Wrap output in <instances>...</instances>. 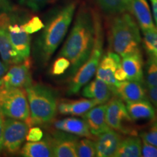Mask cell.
Listing matches in <instances>:
<instances>
[{
    "label": "cell",
    "mask_w": 157,
    "mask_h": 157,
    "mask_svg": "<svg viewBox=\"0 0 157 157\" xmlns=\"http://www.w3.org/2000/svg\"><path fill=\"white\" fill-rule=\"evenodd\" d=\"M95 39V24L93 10L82 5L60 56L71 63L69 74L73 76L89 58Z\"/></svg>",
    "instance_id": "obj_1"
},
{
    "label": "cell",
    "mask_w": 157,
    "mask_h": 157,
    "mask_svg": "<svg viewBox=\"0 0 157 157\" xmlns=\"http://www.w3.org/2000/svg\"><path fill=\"white\" fill-rule=\"evenodd\" d=\"M109 43L111 51L122 58L140 50V29L132 15L125 12L114 15L111 20Z\"/></svg>",
    "instance_id": "obj_2"
},
{
    "label": "cell",
    "mask_w": 157,
    "mask_h": 157,
    "mask_svg": "<svg viewBox=\"0 0 157 157\" xmlns=\"http://www.w3.org/2000/svg\"><path fill=\"white\" fill-rule=\"evenodd\" d=\"M76 2L67 4L50 19L38 42L42 62L47 63L64 39L76 9Z\"/></svg>",
    "instance_id": "obj_3"
},
{
    "label": "cell",
    "mask_w": 157,
    "mask_h": 157,
    "mask_svg": "<svg viewBox=\"0 0 157 157\" xmlns=\"http://www.w3.org/2000/svg\"><path fill=\"white\" fill-rule=\"evenodd\" d=\"M30 111V127L52 122L58 112L54 92L47 86L31 84L25 88Z\"/></svg>",
    "instance_id": "obj_4"
},
{
    "label": "cell",
    "mask_w": 157,
    "mask_h": 157,
    "mask_svg": "<svg viewBox=\"0 0 157 157\" xmlns=\"http://www.w3.org/2000/svg\"><path fill=\"white\" fill-rule=\"evenodd\" d=\"M95 24V39L91 53L86 62L72 76L68 89V95H74L79 92L93 77L103 56L104 36L101 18L97 12L93 10Z\"/></svg>",
    "instance_id": "obj_5"
},
{
    "label": "cell",
    "mask_w": 157,
    "mask_h": 157,
    "mask_svg": "<svg viewBox=\"0 0 157 157\" xmlns=\"http://www.w3.org/2000/svg\"><path fill=\"white\" fill-rule=\"evenodd\" d=\"M0 110L5 117L24 121L30 127V111L25 89L0 86Z\"/></svg>",
    "instance_id": "obj_6"
},
{
    "label": "cell",
    "mask_w": 157,
    "mask_h": 157,
    "mask_svg": "<svg viewBox=\"0 0 157 157\" xmlns=\"http://www.w3.org/2000/svg\"><path fill=\"white\" fill-rule=\"evenodd\" d=\"M105 119L109 127L126 135H137L134 121L129 115L122 100L113 95L106 104Z\"/></svg>",
    "instance_id": "obj_7"
},
{
    "label": "cell",
    "mask_w": 157,
    "mask_h": 157,
    "mask_svg": "<svg viewBox=\"0 0 157 157\" xmlns=\"http://www.w3.org/2000/svg\"><path fill=\"white\" fill-rule=\"evenodd\" d=\"M25 121L7 117L5 119L3 131L2 151L15 154L21 150L29 129Z\"/></svg>",
    "instance_id": "obj_8"
},
{
    "label": "cell",
    "mask_w": 157,
    "mask_h": 157,
    "mask_svg": "<svg viewBox=\"0 0 157 157\" xmlns=\"http://www.w3.org/2000/svg\"><path fill=\"white\" fill-rule=\"evenodd\" d=\"M31 68V62L29 58L20 63L12 65L0 78V86L25 89L32 84Z\"/></svg>",
    "instance_id": "obj_9"
},
{
    "label": "cell",
    "mask_w": 157,
    "mask_h": 157,
    "mask_svg": "<svg viewBox=\"0 0 157 157\" xmlns=\"http://www.w3.org/2000/svg\"><path fill=\"white\" fill-rule=\"evenodd\" d=\"M121 66V58L119 55L109 51L102 56L96 70V77L103 80L108 84L114 95L116 88L119 82L115 78L116 70Z\"/></svg>",
    "instance_id": "obj_10"
},
{
    "label": "cell",
    "mask_w": 157,
    "mask_h": 157,
    "mask_svg": "<svg viewBox=\"0 0 157 157\" xmlns=\"http://www.w3.org/2000/svg\"><path fill=\"white\" fill-rule=\"evenodd\" d=\"M10 21V18L6 13H0V56L2 61L9 67L25 60L17 53L10 40L7 32Z\"/></svg>",
    "instance_id": "obj_11"
},
{
    "label": "cell",
    "mask_w": 157,
    "mask_h": 157,
    "mask_svg": "<svg viewBox=\"0 0 157 157\" xmlns=\"http://www.w3.org/2000/svg\"><path fill=\"white\" fill-rule=\"evenodd\" d=\"M55 157H76V146L78 141V136L57 130L49 136Z\"/></svg>",
    "instance_id": "obj_12"
},
{
    "label": "cell",
    "mask_w": 157,
    "mask_h": 157,
    "mask_svg": "<svg viewBox=\"0 0 157 157\" xmlns=\"http://www.w3.org/2000/svg\"><path fill=\"white\" fill-rule=\"evenodd\" d=\"M123 139L119 132L109 129L95 137L96 156L114 157L119 144Z\"/></svg>",
    "instance_id": "obj_13"
},
{
    "label": "cell",
    "mask_w": 157,
    "mask_h": 157,
    "mask_svg": "<svg viewBox=\"0 0 157 157\" xmlns=\"http://www.w3.org/2000/svg\"><path fill=\"white\" fill-rule=\"evenodd\" d=\"M106 104H100L92 108L82 115V118L87 124L90 132L94 137H98L102 133L111 129L105 119Z\"/></svg>",
    "instance_id": "obj_14"
},
{
    "label": "cell",
    "mask_w": 157,
    "mask_h": 157,
    "mask_svg": "<svg viewBox=\"0 0 157 157\" xmlns=\"http://www.w3.org/2000/svg\"><path fill=\"white\" fill-rule=\"evenodd\" d=\"M10 40L15 50L23 59L29 58L31 51L30 34L23 30L22 25L11 23L10 21L7 25Z\"/></svg>",
    "instance_id": "obj_15"
},
{
    "label": "cell",
    "mask_w": 157,
    "mask_h": 157,
    "mask_svg": "<svg viewBox=\"0 0 157 157\" xmlns=\"http://www.w3.org/2000/svg\"><path fill=\"white\" fill-rule=\"evenodd\" d=\"M128 11L136 20L143 32L156 29L147 0H130Z\"/></svg>",
    "instance_id": "obj_16"
},
{
    "label": "cell",
    "mask_w": 157,
    "mask_h": 157,
    "mask_svg": "<svg viewBox=\"0 0 157 157\" xmlns=\"http://www.w3.org/2000/svg\"><path fill=\"white\" fill-rule=\"evenodd\" d=\"M114 95L126 103L147 99L146 90L143 87L142 83L129 80L119 82Z\"/></svg>",
    "instance_id": "obj_17"
},
{
    "label": "cell",
    "mask_w": 157,
    "mask_h": 157,
    "mask_svg": "<svg viewBox=\"0 0 157 157\" xmlns=\"http://www.w3.org/2000/svg\"><path fill=\"white\" fill-rule=\"evenodd\" d=\"M121 66L127 74V80L142 83L143 81V62L140 50L123 57Z\"/></svg>",
    "instance_id": "obj_18"
},
{
    "label": "cell",
    "mask_w": 157,
    "mask_h": 157,
    "mask_svg": "<svg viewBox=\"0 0 157 157\" xmlns=\"http://www.w3.org/2000/svg\"><path fill=\"white\" fill-rule=\"evenodd\" d=\"M53 127L56 130H60L76 136L84 137L93 140L95 139V137H94L90 132L87 124L83 119H81L74 117L65 118L63 119L55 121Z\"/></svg>",
    "instance_id": "obj_19"
},
{
    "label": "cell",
    "mask_w": 157,
    "mask_h": 157,
    "mask_svg": "<svg viewBox=\"0 0 157 157\" xmlns=\"http://www.w3.org/2000/svg\"><path fill=\"white\" fill-rule=\"evenodd\" d=\"M99 105L95 100L81 98L78 100L64 99L58 103V111L63 115L82 116L92 108Z\"/></svg>",
    "instance_id": "obj_20"
},
{
    "label": "cell",
    "mask_w": 157,
    "mask_h": 157,
    "mask_svg": "<svg viewBox=\"0 0 157 157\" xmlns=\"http://www.w3.org/2000/svg\"><path fill=\"white\" fill-rule=\"evenodd\" d=\"M82 95L87 98L95 100L100 105L109 101L113 94L106 83L96 77L84 86Z\"/></svg>",
    "instance_id": "obj_21"
},
{
    "label": "cell",
    "mask_w": 157,
    "mask_h": 157,
    "mask_svg": "<svg viewBox=\"0 0 157 157\" xmlns=\"http://www.w3.org/2000/svg\"><path fill=\"white\" fill-rule=\"evenodd\" d=\"M126 108L129 115L133 121H154L156 118V110L147 99L136 102L126 103Z\"/></svg>",
    "instance_id": "obj_22"
},
{
    "label": "cell",
    "mask_w": 157,
    "mask_h": 157,
    "mask_svg": "<svg viewBox=\"0 0 157 157\" xmlns=\"http://www.w3.org/2000/svg\"><path fill=\"white\" fill-rule=\"evenodd\" d=\"M21 154L24 157L53 156L52 146L48 136L42 140L26 143L21 147Z\"/></svg>",
    "instance_id": "obj_23"
},
{
    "label": "cell",
    "mask_w": 157,
    "mask_h": 157,
    "mask_svg": "<svg viewBox=\"0 0 157 157\" xmlns=\"http://www.w3.org/2000/svg\"><path fill=\"white\" fill-rule=\"evenodd\" d=\"M142 143L137 135H128L124 137L119 144L114 157H140Z\"/></svg>",
    "instance_id": "obj_24"
},
{
    "label": "cell",
    "mask_w": 157,
    "mask_h": 157,
    "mask_svg": "<svg viewBox=\"0 0 157 157\" xmlns=\"http://www.w3.org/2000/svg\"><path fill=\"white\" fill-rule=\"evenodd\" d=\"M104 13L116 15L128 11L130 0H95Z\"/></svg>",
    "instance_id": "obj_25"
},
{
    "label": "cell",
    "mask_w": 157,
    "mask_h": 157,
    "mask_svg": "<svg viewBox=\"0 0 157 157\" xmlns=\"http://www.w3.org/2000/svg\"><path fill=\"white\" fill-rule=\"evenodd\" d=\"M143 42L149 56L157 60V29L144 31Z\"/></svg>",
    "instance_id": "obj_26"
},
{
    "label": "cell",
    "mask_w": 157,
    "mask_h": 157,
    "mask_svg": "<svg viewBox=\"0 0 157 157\" xmlns=\"http://www.w3.org/2000/svg\"><path fill=\"white\" fill-rule=\"evenodd\" d=\"M76 154L78 157L96 156L95 142L93 139L87 137L78 140L76 146Z\"/></svg>",
    "instance_id": "obj_27"
},
{
    "label": "cell",
    "mask_w": 157,
    "mask_h": 157,
    "mask_svg": "<svg viewBox=\"0 0 157 157\" xmlns=\"http://www.w3.org/2000/svg\"><path fill=\"white\" fill-rule=\"evenodd\" d=\"M146 85L147 87L157 86V60L150 56L146 68Z\"/></svg>",
    "instance_id": "obj_28"
},
{
    "label": "cell",
    "mask_w": 157,
    "mask_h": 157,
    "mask_svg": "<svg viewBox=\"0 0 157 157\" xmlns=\"http://www.w3.org/2000/svg\"><path fill=\"white\" fill-rule=\"evenodd\" d=\"M142 140H144L149 144L157 147V121L155 119L151 126L140 133Z\"/></svg>",
    "instance_id": "obj_29"
},
{
    "label": "cell",
    "mask_w": 157,
    "mask_h": 157,
    "mask_svg": "<svg viewBox=\"0 0 157 157\" xmlns=\"http://www.w3.org/2000/svg\"><path fill=\"white\" fill-rule=\"evenodd\" d=\"M22 27L27 34H32L44 29V25L39 17L34 16L26 23L22 24Z\"/></svg>",
    "instance_id": "obj_30"
},
{
    "label": "cell",
    "mask_w": 157,
    "mask_h": 157,
    "mask_svg": "<svg viewBox=\"0 0 157 157\" xmlns=\"http://www.w3.org/2000/svg\"><path fill=\"white\" fill-rule=\"evenodd\" d=\"M71 66V63L67 58L65 57L60 56L57 58L56 61L52 65V69H51V73L52 75L59 76L64 74L68 68Z\"/></svg>",
    "instance_id": "obj_31"
},
{
    "label": "cell",
    "mask_w": 157,
    "mask_h": 157,
    "mask_svg": "<svg viewBox=\"0 0 157 157\" xmlns=\"http://www.w3.org/2000/svg\"><path fill=\"white\" fill-rule=\"evenodd\" d=\"M43 131L38 127H31L29 129L28 132H27L25 140L28 142H36L42 139L43 137Z\"/></svg>",
    "instance_id": "obj_32"
},
{
    "label": "cell",
    "mask_w": 157,
    "mask_h": 157,
    "mask_svg": "<svg viewBox=\"0 0 157 157\" xmlns=\"http://www.w3.org/2000/svg\"><path fill=\"white\" fill-rule=\"evenodd\" d=\"M52 1V0H21V2L33 10L37 11Z\"/></svg>",
    "instance_id": "obj_33"
},
{
    "label": "cell",
    "mask_w": 157,
    "mask_h": 157,
    "mask_svg": "<svg viewBox=\"0 0 157 157\" xmlns=\"http://www.w3.org/2000/svg\"><path fill=\"white\" fill-rule=\"evenodd\" d=\"M141 155L143 157H157V147L143 140Z\"/></svg>",
    "instance_id": "obj_34"
},
{
    "label": "cell",
    "mask_w": 157,
    "mask_h": 157,
    "mask_svg": "<svg viewBox=\"0 0 157 157\" xmlns=\"http://www.w3.org/2000/svg\"><path fill=\"white\" fill-rule=\"evenodd\" d=\"M146 96L148 98L151 102H152L155 106H157V86L147 87Z\"/></svg>",
    "instance_id": "obj_35"
},
{
    "label": "cell",
    "mask_w": 157,
    "mask_h": 157,
    "mask_svg": "<svg viewBox=\"0 0 157 157\" xmlns=\"http://www.w3.org/2000/svg\"><path fill=\"white\" fill-rule=\"evenodd\" d=\"M114 76H115V78L118 82H122V81H126V80H127V74L125 73V71H124L122 67H121V66L116 70L114 73Z\"/></svg>",
    "instance_id": "obj_36"
},
{
    "label": "cell",
    "mask_w": 157,
    "mask_h": 157,
    "mask_svg": "<svg viewBox=\"0 0 157 157\" xmlns=\"http://www.w3.org/2000/svg\"><path fill=\"white\" fill-rule=\"evenodd\" d=\"M5 117L0 110V154L2 151V140H3V131L4 123H5Z\"/></svg>",
    "instance_id": "obj_37"
},
{
    "label": "cell",
    "mask_w": 157,
    "mask_h": 157,
    "mask_svg": "<svg viewBox=\"0 0 157 157\" xmlns=\"http://www.w3.org/2000/svg\"><path fill=\"white\" fill-rule=\"evenodd\" d=\"M9 66L7 64H5V63L2 61V58L0 59V78L5 74L7 71L8 70Z\"/></svg>",
    "instance_id": "obj_38"
},
{
    "label": "cell",
    "mask_w": 157,
    "mask_h": 157,
    "mask_svg": "<svg viewBox=\"0 0 157 157\" xmlns=\"http://www.w3.org/2000/svg\"><path fill=\"white\" fill-rule=\"evenodd\" d=\"M150 1L151 2L153 13H154V17L155 22H156V29H157V1L156 0H150Z\"/></svg>",
    "instance_id": "obj_39"
},
{
    "label": "cell",
    "mask_w": 157,
    "mask_h": 157,
    "mask_svg": "<svg viewBox=\"0 0 157 157\" xmlns=\"http://www.w3.org/2000/svg\"><path fill=\"white\" fill-rule=\"evenodd\" d=\"M8 3L7 0H0V9H7Z\"/></svg>",
    "instance_id": "obj_40"
},
{
    "label": "cell",
    "mask_w": 157,
    "mask_h": 157,
    "mask_svg": "<svg viewBox=\"0 0 157 157\" xmlns=\"http://www.w3.org/2000/svg\"><path fill=\"white\" fill-rule=\"evenodd\" d=\"M156 1H157V0H156Z\"/></svg>",
    "instance_id": "obj_41"
}]
</instances>
